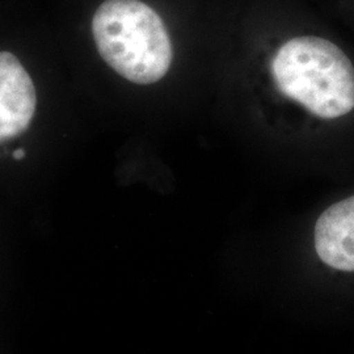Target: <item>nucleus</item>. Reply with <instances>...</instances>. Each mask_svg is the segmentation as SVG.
I'll list each match as a JSON object with an SVG mask.
<instances>
[{
  "label": "nucleus",
  "mask_w": 354,
  "mask_h": 354,
  "mask_svg": "<svg viewBox=\"0 0 354 354\" xmlns=\"http://www.w3.org/2000/svg\"><path fill=\"white\" fill-rule=\"evenodd\" d=\"M92 35L102 59L131 83L153 84L172 64L165 21L140 0H105L93 15Z\"/></svg>",
  "instance_id": "f257e3e1"
},
{
  "label": "nucleus",
  "mask_w": 354,
  "mask_h": 354,
  "mask_svg": "<svg viewBox=\"0 0 354 354\" xmlns=\"http://www.w3.org/2000/svg\"><path fill=\"white\" fill-rule=\"evenodd\" d=\"M37 108V92L26 67L10 51H0V143L23 134Z\"/></svg>",
  "instance_id": "7ed1b4c3"
},
{
  "label": "nucleus",
  "mask_w": 354,
  "mask_h": 354,
  "mask_svg": "<svg viewBox=\"0 0 354 354\" xmlns=\"http://www.w3.org/2000/svg\"><path fill=\"white\" fill-rule=\"evenodd\" d=\"M270 70L281 93L310 113L333 120L354 109L353 64L328 39H289L273 57Z\"/></svg>",
  "instance_id": "f03ea898"
},
{
  "label": "nucleus",
  "mask_w": 354,
  "mask_h": 354,
  "mask_svg": "<svg viewBox=\"0 0 354 354\" xmlns=\"http://www.w3.org/2000/svg\"><path fill=\"white\" fill-rule=\"evenodd\" d=\"M315 250L326 266L354 272V196L333 203L319 216Z\"/></svg>",
  "instance_id": "20e7f679"
},
{
  "label": "nucleus",
  "mask_w": 354,
  "mask_h": 354,
  "mask_svg": "<svg viewBox=\"0 0 354 354\" xmlns=\"http://www.w3.org/2000/svg\"><path fill=\"white\" fill-rule=\"evenodd\" d=\"M24 156H26V151H24L23 149H19V150H16V151L13 152V158H15L16 160L23 159Z\"/></svg>",
  "instance_id": "39448f33"
}]
</instances>
